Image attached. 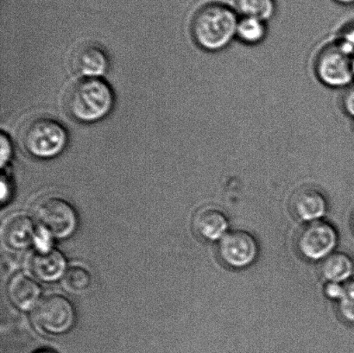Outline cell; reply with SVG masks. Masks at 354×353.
<instances>
[{
  "label": "cell",
  "instance_id": "obj_10",
  "mask_svg": "<svg viewBox=\"0 0 354 353\" xmlns=\"http://www.w3.org/2000/svg\"><path fill=\"white\" fill-rule=\"evenodd\" d=\"M290 207L298 219L307 222L320 220L327 212V200L318 189L304 187L294 193Z\"/></svg>",
  "mask_w": 354,
  "mask_h": 353
},
{
  "label": "cell",
  "instance_id": "obj_6",
  "mask_svg": "<svg viewBox=\"0 0 354 353\" xmlns=\"http://www.w3.org/2000/svg\"><path fill=\"white\" fill-rule=\"evenodd\" d=\"M33 319L37 327L45 333L65 334L75 326V309L65 297L51 296L38 304L34 310Z\"/></svg>",
  "mask_w": 354,
  "mask_h": 353
},
{
  "label": "cell",
  "instance_id": "obj_19",
  "mask_svg": "<svg viewBox=\"0 0 354 353\" xmlns=\"http://www.w3.org/2000/svg\"><path fill=\"white\" fill-rule=\"evenodd\" d=\"M339 316L349 324L354 325V280L343 286L341 298L338 300Z\"/></svg>",
  "mask_w": 354,
  "mask_h": 353
},
{
  "label": "cell",
  "instance_id": "obj_7",
  "mask_svg": "<svg viewBox=\"0 0 354 353\" xmlns=\"http://www.w3.org/2000/svg\"><path fill=\"white\" fill-rule=\"evenodd\" d=\"M338 234L331 224L324 220L306 225L297 237V249L304 258L310 261L324 260L334 254Z\"/></svg>",
  "mask_w": 354,
  "mask_h": 353
},
{
  "label": "cell",
  "instance_id": "obj_26",
  "mask_svg": "<svg viewBox=\"0 0 354 353\" xmlns=\"http://www.w3.org/2000/svg\"><path fill=\"white\" fill-rule=\"evenodd\" d=\"M353 229H354V213L353 216Z\"/></svg>",
  "mask_w": 354,
  "mask_h": 353
},
{
  "label": "cell",
  "instance_id": "obj_22",
  "mask_svg": "<svg viewBox=\"0 0 354 353\" xmlns=\"http://www.w3.org/2000/svg\"><path fill=\"white\" fill-rule=\"evenodd\" d=\"M343 286H344V285H342V283H328V285H326L325 295L327 296L329 299L337 300L338 302L342 295Z\"/></svg>",
  "mask_w": 354,
  "mask_h": 353
},
{
  "label": "cell",
  "instance_id": "obj_3",
  "mask_svg": "<svg viewBox=\"0 0 354 353\" xmlns=\"http://www.w3.org/2000/svg\"><path fill=\"white\" fill-rule=\"evenodd\" d=\"M24 151L35 158L52 159L67 147L68 134L65 127L51 117H37L30 121L21 133Z\"/></svg>",
  "mask_w": 354,
  "mask_h": 353
},
{
  "label": "cell",
  "instance_id": "obj_12",
  "mask_svg": "<svg viewBox=\"0 0 354 353\" xmlns=\"http://www.w3.org/2000/svg\"><path fill=\"white\" fill-rule=\"evenodd\" d=\"M1 233L7 247L15 250L30 247L37 238L33 221L24 214H16L6 220Z\"/></svg>",
  "mask_w": 354,
  "mask_h": 353
},
{
  "label": "cell",
  "instance_id": "obj_18",
  "mask_svg": "<svg viewBox=\"0 0 354 353\" xmlns=\"http://www.w3.org/2000/svg\"><path fill=\"white\" fill-rule=\"evenodd\" d=\"M92 285V276L84 268L71 267L66 271L62 278V286L74 295H82L88 292Z\"/></svg>",
  "mask_w": 354,
  "mask_h": 353
},
{
  "label": "cell",
  "instance_id": "obj_1",
  "mask_svg": "<svg viewBox=\"0 0 354 353\" xmlns=\"http://www.w3.org/2000/svg\"><path fill=\"white\" fill-rule=\"evenodd\" d=\"M238 23L236 10L222 3H208L194 14L191 36L203 50L220 51L237 37Z\"/></svg>",
  "mask_w": 354,
  "mask_h": 353
},
{
  "label": "cell",
  "instance_id": "obj_20",
  "mask_svg": "<svg viewBox=\"0 0 354 353\" xmlns=\"http://www.w3.org/2000/svg\"><path fill=\"white\" fill-rule=\"evenodd\" d=\"M0 143H1V155H0L1 162H0V165L3 168L8 164L10 159L12 158L13 148L10 137L5 133H2L1 136H0Z\"/></svg>",
  "mask_w": 354,
  "mask_h": 353
},
{
  "label": "cell",
  "instance_id": "obj_4",
  "mask_svg": "<svg viewBox=\"0 0 354 353\" xmlns=\"http://www.w3.org/2000/svg\"><path fill=\"white\" fill-rule=\"evenodd\" d=\"M353 60L354 55L342 41L328 44L315 58V74L329 88H348L354 79Z\"/></svg>",
  "mask_w": 354,
  "mask_h": 353
},
{
  "label": "cell",
  "instance_id": "obj_25",
  "mask_svg": "<svg viewBox=\"0 0 354 353\" xmlns=\"http://www.w3.org/2000/svg\"><path fill=\"white\" fill-rule=\"evenodd\" d=\"M335 1L344 6L354 5V0H335Z\"/></svg>",
  "mask_w": 354,
  "mask_h": 353
},
{
  "label": "cell",
  "instance_id": "obj_8",
  "mask_svg": "<svg viewBox=\"0 0 354 353\" xmlns=\"http://www.w3.org/2000/svg\"><path fill=\"white\" fill-rule=\"evenodd\" d=\"M218 251L225 265L242 269L254 264L259 250L254 237L244 231H235L218 242Z\"/></svg>",
  "mask_w": 354,
  "mask_h": 353
},
{
  "label": "cell",
  "instance_id": "obj_28",
  "mask_svg": "<svg viewBox=\"0 0 354 353\" xmlns=\"http://www.w3.org/2000/svg\"><path fill=\"white\" fill-rule=\"evenodd\" d=\"M353 71H354V60H353Z\"/></svg>",
  "mask_w": 354,
  "mask_h": 353
},
{
  "label": "cell",
  "instance_id": "obj_17",
  "mask_svg": "<svg viewBox=\"0 0 354 353\" xmlns=\"http://www.w3.org/2000/svg\"><path fill=\"white\" fill-rule=\"evenodd\" d=\"M267 35L266 22L253 17L239 19L237 37L243 43L255 45L261 43Z\"/></svg>",
  "mask_w": 354,
  "mask_h": 353
},
{
  "label": "cell",
  "instance_id": "obj_9",
  "mask_svg": "<svg viewBox=\"0 0 354 353\" xmlns=\"http://www.w3.org/2000/svg\"><path fill=\"white\" fill-rule=\"evenodd\" d=\"M109 64L106 52L96 44H83L72 55L73 69L85 78H100L109 70Z\"/></svg>",
  "mask_w": 354,
  "mask_h": 353
},
{
  "label": "cell",
  "instance_id": "obj_15",
  "mask_svg": "<svg viewBox=\"0 0 354 353\" xmlns=\"http://www.w3.org/2000/svg\"><path fill=\"white\" fill-rule=\"evenodd\" d=\"M321 269L328 283H346L353 275L354 263L348 254L335 252L324 259Z\"/></svg>",
  "mask_w": 354,
  "mask_h": 353
},
{
  "label": "cell",
  "instance_id": "obj_16",
  "mask_svg": "<svg viewBox=\"0 0 354 353\" xmlns=\"http://www.w3.org/2000/svg\"><path fill=\"white\" fill-rule=\"evenodd\" d=\"M276 8L275 0H235L236 12L265 22L272 19Z\"/></svg>",
  "mask_w": 354,
  "mask_h": 353
},
{
  "label": "cell",
  "instance_id": "obj_5",
  "mask_svg": "<svg viewBox=\"0 0 354 353\" xmlns=\"http://www.w3.org/2000/svg\"><path fill=\"white\" fill-rule=\"evenodd\" d=\"M34 216L41 227L50 236L58 240L71 237L77 229V214L74 207L57 197H50L38 202Z\"/></svg>",
  "mask_w": 354,
  "mask_h": 353
},
{
  "label": "cell",
  "instance_id": "obj_13",
  "mask_svg": "<svg viewBox=\"0 0 354 353\" xmlns=\"http://www.w3.org/2000/svg\"><path fill=\"white\" fill-rule=\"evenodd\" d=\"M7 292L13 305L24 312L35 310L41 302L40 286L23 274L16 275L10 279Z\"/></svg>",
  "mask_w": 354,
  "mask_h": 353
},
{
  "label": "cell",
  "instance_id": "obj_23",
  "mask_svg": "<svg viewBox=\"0 0 354 353\" xmlns=\"http://www.w3.org/2000/svg\"><path fill=\"white\" fill-rule=\"evenodd\" d=\"M12 195V183L10 179L7 178L6 174L1 176V202L2 203L7 202Z\"/></svg>",
  "mask_w": 354,
  "mask_h": 353
},
{
  "label": "cell",
  "instance_id": "obj_24",
  "mask_svg": "<svg viewBox=\"0 0 354 353\" xmlns=\"http://www.w3.org/2000/svg\"><path fill=\"white\" fill-rule=\"evenodd\" d=\"M342 43L354 55V26L346 31Z\"/></svg>",
  "mask_w": 354,
  "mask_h": 353
},
{
  "label": "cell",
  "instance_id": "obj_21",
  "mask_svg": "<svg viewBox=\"0 0 354 353\" xmlns=\"http://www.w3.org/2000/svg\"><path fill=\"white\" fill-rule=\"evenodd\" d=\"M342 106L346 113L354 119V86H349L343 95Z\"/></svg>",
  "mask_w": 354,
  "mask_h": 353
},
{
  "label": "cell",
  "instance_id": "obj_11",
  "mask_svg": "<svg viewBox=\"0 0 354 353\" xmlns=\"http://www.w3.org/2000/svg\"><path fill=\"white\" fill-rule=\"evenodd\" d=\"M193 227L203 240L220 242L228 233L229 223L227 216L220 209L205 207L194 214Z\"/></svg>",
  "mask_w": 354,
  "mask_h": 353
},
{
  "label": "cell",
  "instance_id": "obj_14",
  "mask_svg": "<svg viewBox=\"0 0 354 353\" xmlns=\"http://www.w3.org/2000/svg\"><path fill=\"white\" fill-rule=\"evenodd\" d=\"M31 269L36 278L46 283L64 278L68 271L64 254L52 248L48 251H37L31 259Z\"/></svg>",
  "mask_w": 354,
  "mask_h": 353
},
{
  "label": "cell",
  "instance_id": "obj_2",
  "mask_svg": "<svg viewBox=\"0 0 354 353\" xmlns=\"http://www.w3.org/2000/svg\"><path fill=\"white\" fill-rule=\"evenodd\" d=\"M115 95L111 86L102 78H84L68 90L65 106L72 119L93 124L105 119L112 112Z\"/></svg>",
  "mask_w": 354,
  "mask_h": 353
},
{
  "label": "cell",
  "instance_id": "obj_27",
  "mask_svg": "<svg viewBox=\"0 0 354 353\" xmlns=\"http://www.w3.org/2000/svg\"><path fill=\"white\" fill-rule=\"evenodd\" d=\"M38 353H50V352H38Z\"/></svg>",
  "mask_w": 354,
  "mask_h": 353
}]
</instances>
